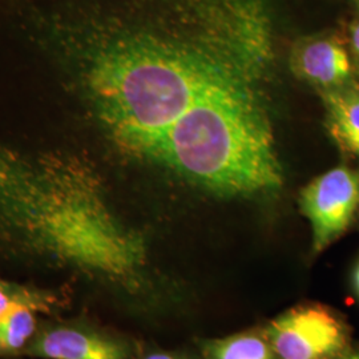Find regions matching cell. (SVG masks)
I'll use <instances>...</instances> for the list:
<instances>
[{
    "label": "cell",
    "instance_id": "cell-1",
    "mask_svg": "<svg viewBox=\"0 0 359 359\" xmlns=\"http://www.w3.org/2000/svg\"><path fill=\"white\" fill-rule=\"evenodd\" d=\"M0 154V231L23 252L129 293L144 287L142 237L111 212L81 168Z\"/></svg>",
    "mask_w": 359,
    "mask_h": 359
},
{
    "label": "cell",
    "instance_id": "cell-7",
    "mask_svg": "<svg viewBox=\"0 0 359 359\" xmlns=\"http://www.w3.org/2000/svg\"><path fill=\"white\" fill-rule=\"evenodd\" d=\"M329 129L344 151L359 156V99L330 93L326 96Z\"/></svg>",
    "mask_w": 359,
    "mask_h": 359
},
{
    "label": "cell",
    "instance_id": "cell-15",
    "mask_svg": "<svg viewBox=\"0 0 359 359\" xmlns=\"http://www.w3.org/2000/svg\"><path fill=\"white\" fill-rule=\"evenodd\" d=\"M357 3H358V6H359V0H357Z\"/></svg>",
    "mask_w": 359,
    "mask_h": 359
},
{
    "label": "cell",
    "instance_id": "cell-13",
    "mask_svg": "<svg viewBox=\"0 0 359 359\" xmlns=\"http://www.w3.org/2000/svg\"><path fill=\"white\" fill-rule=\"evenodd\" d=\"M354 286H355V290L359 295V264L357 269L354 271Z\"/></svg>",
    "mask_w": 359,
    "mask_h": 359
},
{
    "label": "cell",
    "instance_id": "cell-14",
    "mask_svg": "<svg viewBox=\"0 0 359 359\" xmlns=\"http://www.w3.org/2000/svg\"><path fill=\"white\" fill-rule=\"evenodd\" d=\"M342 359H359V350L357 351H350Z\"/></svg>",
    "mask_w": 359,
    "mask_h": 359
},
{
    "label": "cell",
    "instance_id": "cell-4",
    "mask_svg": "<svg viewBox=\"0 0 359 359\" xmlns=\"http://www.w3.org/2000/svg\"><path fill=\"white\" fill-rule=\"evenodd\" d=\"M299 203L311 225L313 250L321 253L351 224L359 206V175L347 168L332 169L309 184Z\"/></svg>",
    "mask_w": 359,
    "mask_h": 359
},
{
    "label": "cell",
    "instance_id": "cell-11",
    "mask_svg": "<svg viewBox=\"0 0 359 359\" xmlns=\"http://www.w3.org/2000/svg\"><path fill=\"white\" fill-rule=\"evenodd\" d=\"M351 40H353V46L355 48V51L359 55V23L353 28V34H351Z\"/></svg>",
    "mask_w": 359,
    "mask_h": 359
},
{
    "label": "cell",
    "instance_id": "cell-2",
    "mask_svg": "<svg viewBox=\"0 0 359 359\" xmlns=\"http://www.w3.org/2000/svg\"><path fill=\"white\" fill-rule=\"evenodd\" d=\"M241 83L218 87L168 129L149 160L226 196L281 187L268 120Z\"/></svg>",
    "mask_w": 359,
    "mask_h": 359
},
{
    "label": "cell",
    "instance_id": "cell-5",
    "mask_svg": "<svg viewBox=\"0 0 359 359\" xmlns=\"http://www.w3.org/2000/svg\"><path fill=\"white\" fill-rule=\"evenodd\" d=\"M29 354L50 359H124L120 344L97 334L77 329H53L39 335Z\"/></svg>",
    "mask_w": 359,
    "mask_h": 359
},
{
    "label": "cell",
    "instance_id": "cell-10",
    "mask_svg": "<svg viewBox=\"0 0 359 359\" xmlns=\"http://www.w3.org/2000/svg\"><path fill=\"white\" fill-rule=\"evenodd\" d=\"M44 305L46 304L38 294H34L29 290L11 283L0 281V321L18 309L29 308L35 310L44 308Z\"/></svg>",
    "mask_w": 359,
    "mask_h": 359
},
{
    "label": "cell",
    "instance_id": "cell-3",
    "mask_svg": "<svg viewBox=\"0 0 359 359\" xmlns=\"http://www.w3.org/2000/svg\"><path fill=\"white\" fill-rule=\"evenodd\" d=\"M265 337L278 359H342L351 351L346 322L321 304L289 309L269 322Z\"/></svg>",
    "mask_w": 359,
    "mask_h": 359
},
{
    "label": "cell",
    "instance_id": "cell-8",
    "mask_svg": "<svg viewBox=\"0 0 359 359\" xmlns=\"http://www.w3.org/2000/svg\"><path fill=\"white\" fill-rule=\"evenodd\" d=\"M204 353L206 359H278L268 339L253 333L208 341Z\"/></svg>",
    "mask_w": 359,
    "mask_h": 359
},
{
    "label": "cell",
    "instance_id": "cell-12",
    "mask_svg": "<svg viewBox=\"0 0 359 359\" xmlns=\"http://www.w3.org/2000/svg\"><path fill=\"white\" fill-rule=\"evenodd\" d=\"M145 359H181L176 355H172V354H165V353H156V354H151L148 355Z\"/></svg>",
    "mask_w": 359,
    "mask_h": 359
},
{
    "label": "cell",
    "instance_id": "cell-6",
    "mask_svg": "<svg viewBox=\"0 0 359 359\" xmlns=\"http://www.w3.org/2000/svg\"><path fill=\"white\" fill-rule=\"evenodd\" d=\"M295 69L321 86H337L350 76L351 63L346 50L334 40H316L302 47L294 57Z\"/></svg>",
    "mask_w": 359,
    "mask_h": 359
},
{
    "label": "cell",
    "instance_id": "cell-9",
    "mask_svg": "<svg viewBox=\"0 0 359 359\" xmlns=\"http://www.w3.org/2000/svg\"><path fill=\"white\" fill-rule=\"evenodd\" d=\"M36 327L32 309H18L0 321V351H16L26 345Z\"/></svg>",
    "mask_w": 359,
    "mask_h": 359
}]
</instances>
